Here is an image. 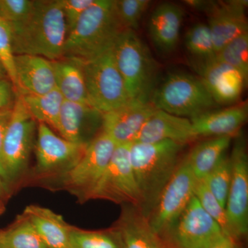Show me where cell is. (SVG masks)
<instances>
[{
  "instance_id": "6da1fadb",
  "label": "cell",
  "mask_w": 248,
  "mask_h": 248,
  "mask_svg": "<svg viewBox=\"0 0 248 248\" xmlns=\"http://www.w3.org/2000/svg\"><path fill=\"white\" fill-rule=\"evenodd\" d=\"M15 55L62 58L67 29L60 0H38L25 22L10 26Z\"/></svg>"
},
{
  "instance_id": "7a4b0ae2",
  "label": "cell",
  "mask_w": 248,
  "mask_h": 248,
  "mask_svg": "<svg viewBox=\"0 0 248 248\" xmlns=\"http://www.w3.org/2000/svg\"><path fill=\"white\" fill-rule=\"evenodd\" d=\"M185 146L169 140L131 143L130 161L140 195L139 209L144 216L148 217L177 170Z\"/></svg>"
},
{
  "instance_id": "3957f363",
  "label": "cell",
  "mask_w": 248,
  "mask_h": 248,
  "mask_svg": "<svg viewBox=\"0 0 248 248\" xmlns=\"http://www.w3.org/2000/svg\"><path fill=\"white\" fill-rule=\"evenodd\" d=\"M123 31L113 0H95L67 35L62 58L83 62L94 58L110 48Z\"/></svg>"
},
{
  "instance_id": "277c9868",
  "label": "cell",
  "mask_w": 248,
  "mask_h": 248,
  "mask_svg": "<svg viewBox=\"0 0 248 248\" xmlns=\"http://www.w3.org/2000/svg\"><path fill=\"white\" fill-rule=\"evenodd\" d=\"M112 50L130 99L151 103L159 69L146 44L135 31L124 30L116 39Z\"/></svg>"
},
{
  "instance_id": "5b68a950",
  "label": "cell",
  "mask_w": 248,
  "mask_h": 248,
  "mask_svg": "<svg viewBox=\"0 0 248 248\" xmlns=\"http://www.w3.org/2000/svg\"><path fill=\"white\" fill-rule=\"evenodd\" d=\"M151 103L156 109L191 119L215 110L214 100L202 79L184 73H173L156 86Z\"/></svg>"
},
{
  "instance_id": "8992f818",
  "label": "cell",
  "mask_w": 248,
  "mask_h": 248,
  "mask_svg": "<svg viewBox=\"0 0 248 248\" xmlns=\"http://www.w3.org/2000/svg\"><path fill=\"white\" fill-rule=\"evenodd\" d=\"M116 143L102 131L86 147L84 155L71 169L45 186L66 191L80 203L91 200V196L107 169Z\"/></svg>"
},
{
  "instance_id": "52a82bcc",
  "label": "cell",
  "mask_w": 248,
  "mask_h": 248,
  "mask_svg": "<svg viewBox=\"0 0 248 248\" xmlns=\"http://www.w3.org/2000/svg\"><path fill=\"white\" fill-rule=\"evenodd\" d=\"M112 46L94 58L79 61L84 73L89 103L102 113L131 102L116 65Z\"/></svg>"
},
{
  "instance_id": "ba28073f",
  "label": "cell",
  "mask_w": 248,
  "mask_h": 248,
  "mask_svg": "<svg viewBox=\"0 0 248 248\" xmlns=\"http://www.w3.org/2000/svg\"><path fill=\"white\" fill-rule=\"evenodd\" d=\"M37 124L22 97L17 94L1 150L6 184L12 191L29 166L35 146Z\"/></svg>"
},
{
  "instance_id": "9c48e42d",
  "label": "cell",
  "mask_w": 248,
  "mask_h": 248,
  "mask_svg": "<svg viewBox=\"0 0 248 248\" xmlns=\"http://www.w3.org/2000/svg\"><path fill=\"white\" fill-rule=\"evenodd\" d=\"M86 147L68 141L48 125L38 123L33 149L35 166L32 177L43 184L56 179L79 161Z\"/></svg>"
},
{
  "instance_id": "30bf717a",
  "label": "cell",
  "mask_w": 248,
  "mask_h": 248,
  "mask_svg": "<svg viewBox=\"0 0 248 248\" xmlns=\"http://www.w3.org/2000/svg\"><path fill=\"white\" fill-rule=\"evenodd\" d=\"M196 178L186 157L148 215V223L161 241L175 224L194 196Z\"/></svg>"
},
{
  "instance_id": "8fae6325",
  "label": "cell",
  "mask_w": 248,
  "mask_h": 248,
  "mask_svg": "<svg viewBox=\"0 0 248 248\" xmlns=\"http://www.w3.org/2000/svg\"><path fill=\"white\" fill-rule=\"evenodd\" d=\"M130 145L131 143L116 145L108 165L93 191L91 200H105L140 208V192L130 161Z\"/></svg>"
},
{
  "instance_id": "7c38bea8",
  "label": "cell",
  "mask_w": 248,
  "mask_h": 248,
  "mask_svg": "<svg viewBox=\"0 0 248 248\" xmlns=\"http://www.w3.org/2000/svg\"><path fill=\"white\" fill-rule=\"evenodd\" d=\"M230 159L232 178L225 209L231 236L241 244L248 234V156L246 141L240 135Z\"/></svg>"
},
{
  "instance_id": "4fadbf2b",
  "label": "cell",
  "mask_w": 248,
  "mask_h": 248,
  "mask_svg": "<svg viewBox=\"0 0 248 248\" xmlns=\"http://www.w3.org/2000/svg\"><path fill=\"white\" fill-rule=\"evenodd\" d=\"M222 233L193 196L162 241L166 248H204Z\"/></svg>"
},
{
  "instance_id": "5bb4252c",
  "label": "cell",
  "mask_w": 248,
  "mask_h": 248,
  "mask_svg": "<svg viewBox=\"0 0 248 248\" xmlns=\"http://www.w3.org/2000/svg\"><path fill=\"white\" fill-rule=\"evenodd\" d=\"M248 2L247 0L212 1L205 14L216 55L231 41L248 31Z\"/></svg>"
},
{
  "instance_id": "9a60e30c",
  "label": "cell",
  "mask_w": 248,
  "mask_h": 248,
  "mask_svg": "<svg viewBox=\"0 0 248 248\" xmlns=\"http://www.w3.org/2000/svg\"><path fill=\"white\" fill-rule=\"evenodd\" d=\"M103 113L91 104L64 100L58 133L73 143L88 146L102 131Z\"/></svg>"
},
{
  "instance_id": "2e32d148",
  "label": "cell",
  "mask_w": 248,
  "mask_h": 248,
  "mask_svg": "<svg viewBox=\"0 0 248 248\" xmlns=\"http://www.w3.org/2000/svg\"><path fill=\"white\" fill-rule=\"evenodd\" d=\"M156 110L151 103L131 101L120 108L103 113L102 131L116 145L133 143Z\"/></svg>"
},
{
  "instance_id": "e0dca14e",
  "label": "cell",
  "mask_w": 248,
  "mask_h": 248,
  "mask_svg": "<svg viewBox=\"0 0 248 248\" xmlns=\"http://www.w3.org/2000/svg\"><path fill=\"white\" fill-rule=\"evenodd\" d=\"M196 68L217 104L227 105L236 102L248 84L238 70L216 58L196 66Z\"/></svg>"
},
{
  "instance_id": "ac0fdd59",
  "label": "cell",
  "mask_w": 248,
  "mask_h": 248,
  "mask_svg": "<svg viewBox=\"0 0 248 248\" xmlns=\"http://www.w3.org/2000/svg\"><path fill=\"white\" fill-rule=\"evenodd\" d=\"M15 69L17 94L40 95L57 88L50 60L35 55H16Z\"/></svg>"
},
{
  "instance_id": "d6986e66",
  "label": "cell",
  "mask_w": 248,
  "mask_h": 248,
  "mask_svg": "<svg viewBox=\"0 0 248 248\" xmlns=\"http://www.w3.org/2000/svg\"><path fill=\"white\" fill-rule=\"evenodd\" d=\"M196 139L189 119L156 110L133 142L148 143L169 140L186 145Z\"/></svg>"
},
{
  "instance_id": "ffe728a7",
  "label": "cell",
  "mask_w": 248,
  "mask_h": 248,
  "mask_svg": "<svg viewBox=\"0 0 248 248\" xmlns=\"http://www.w3.org/2000/svg\"><path fill=\"white\" fill-rule=\"evenodd\" d=\"M248 103H239L221 110H213L191 119L196 138L201 137H231L239 135L247 121Z\"/></svg>"
},
{
  "instance_id": "44dd1931",
  "label": "cell",
  "mask_w": 248,
  "mask_h": 248,
  "mask_svg": "<svg viewBox=\"0 0 248 248\" xmlns=\"http://www.w3.org/2000/svg\"><path fill=\"white\" fill-rule=\"evenodd\" d=\"M113 226L120 235L123 248H166L138 207L122 205Z\"/></svg>"
},
{
  "instance_id": "7402d4cb",
  "label": "cell",
  "mask_w": 248,
  "mask_h": 248,
  "mask_svg": "<svg viewBox=\"0 0 248 248\" xmlns=\"http://www.w3.org/2000/svg\"><path fill=\"white\" fill-rule=\"evenodd\" d=\"M184 17V10L174 3H162L153 11L148 31L153 44L163 53H171L177 47Z\"/></svg>"
},
{
  "instance_id": "603a6c76",
  "label": "cell",
  "mask_w": 248,
  "mask_h": 248,
  "mask_svg": "<svg viewBox=\"0 0 248 248\" xmlns=\"http://www.w3.org/2000/svg\"><path fill=\"white\" fill-rule=\"evenodd\" d=\"M22 214L46 248H72L69 239L72 225L62 215L38 205H28Z\"/></svg>"
},
{
  "instance_id": "cb8c5ba5",
  "label": "cell",
  "mask_w": 248,
  "mask_h": 248,
  "mask_svg": "<svg viewBox=\"0 0 248 248\" xmlns=\"http://www.w3.org/2000/svg\"><path fill=\"white\" fill-rule=\"evenodd\" d=\"M52 63L57 89L64 100L89 104L81 63L72 59L62 58L52 61Z\"/></svg>"
},
{
  "instance_id": "d4e9b609",
  "label": "cell",
  "mask_w": 248,
  "mask_h": 248,
  "mask_svg": "<svg viewBox=\"0 0 248 248\" xmlns=\"http://www.w3.org/2000/svg\"><path fill=\"white\" fill-rule=\"evenodd\" d=\"M231 137H217L197 144L186 158L196 179H204L231 146Z\"/></svg>"
},
{
  "instance_id": "484cf974",
  "label": "cell",
  "mask_w": 248,
  "mask_h": 248,
  "mask_svg": "<svg viewBox=\"0 0 248 248\" xmlns=\"http://www.w3.org/2000/svg\"><path fill=\"white\" fill-rule=\"evenodd\" d=\"M19 95L37 123L45 124L54 131L58 132L60 112L64 99L57 88L40 95Z\"/></svg>"
},
{
  "instance_id": "4316f807",
  "label": "cell",
  "mask_w": 248,
  "mask_h": 248,
  "mask_svg": "<svg viewBox=\"0 0 248 248\" xmlns=\"http://www.w3.org/2000/svg\"><path fill=\"white\" fill-rule=\"evenodd\" d=\"M0 248H46L27 217L17 215L9 226L0 228Z\"/></svg>"
},
{
  "instance_id": "83f0119b",
  "label": "cell",
  "mask_w": 248,
  "mask_h": 248,
  "mask_svg": "<svg viewBox=\"0 0 248 248\" xmlns=\"http://www.w3.org/2000/svg\"><path fill=\"white\" fill-rule=\"evenodd\" d=\"M72 248H123L115 227L100 231H87L72 226L69 234Z\"/></svg>"
},
{
  "instance_id": "f1b7e54d",
  "label": "cell",
  "mask_w": 248,
  "mask_h": 248,
  "mask_svg": "<svg viewBox=\"0 0 248 248\" xmlns=\"http://www.w3.org/2000/svg\"><path fill=\"white\" fill-rule=\"evenodd\" d=\"M186 48L196 60V66L216 58L211 32L208 24H195L186 32Z\"/></svg>"
},
{
  "instance_id": "f546056e",
  "label": "cell",
  "mask_w": 248,
  "mask_h": 248,
  "mask_svg": "<svg viewBox=\"0 0 248 248\" xmlns=\"http://www.w3.org/2000/svg\"><path fill=\"white\" fill-rule=\"evenodd\" d=\"M218 61L236 68L248 81V31L231 41L217 53Z\"/></svg>"
},
{
  "instance_id": "4dcf8cb0",
  "label": "cell",
  "mask_w": 248,
  "mask_h": 248,
  "mask_svg": "<svg viewBox=\"0 0 248 248\" xmlns=\"http://www.w3.org/2000/svg\"><path fill=\"white\" fill-rule=\"evenodd\" d=\"M193 192L202 208L221 227L223 232L231 236L226 209L208 188L205 179H196Z\"/></svg>"
},
{
  "instance_id": "1f68e13d",
  "label": "cell",
  "mask_w": 248,
  "mask_h": 248,
  "mask_svg": "<svg viewBox=\"0 0 248 248\" xmlns=\"http://www.w3.org/2000/svg\"><path fill=\"white\" fill-rule=\"evenodd\" d=\"M231 178V159L226 153L206 177L204 178L208 188L224 208H226Z\"/></svg>"
},
{
  "instance_id": "d6a6232c",
  "label": "cell",
  "mask_w": 248,
  "mask_h": 248,
  "mask_svg": "<svg viewBox=\"0 0 248 248\" xmlns=\"http://www.w3.org/2000/svg\"><path fill=\"white\" fill-rule=\"evenodd\" d=\"M151 2L148 0H115L116 16L122 29L135 31L138 29Z\"/></svg>"
},
{
  "instance_id": "836d02e7",
  "label": "cell",
  "mask_w": 248,
  "mask_h": 248,
  "mask_svg": "<svg viewBox=\"0 0 248 248\" xmlns=\"http://www.w3.org/2000/svg\"><path fill=\"white\" fill-rule=\"evenodd\" d=\"M34 0H0V19L10 26L22 24L31 16Z\"/></svg>"
},
{
  "instance_id": "e575fe53",
  "label": "cell",
  "mask_w": 248,
  "mask_h": 248,
  "mask_svg": "<svg viewBox=\"0 0 248 248\" xmlns=\"http://www.w3.org/2000/svg\"><path fill=\"white\" fill-rule=\"evenodd\" d=\"M0 61L4 66L8 78L16 86L15 54L12 45V35L9 24L0 19Z\"/></svg>"
},
{
  "instance_id": "d590c367",
  "label": "cell",
  "mask_w": 248,
  "mask_h": 248,
  "mask_svg": "<svg viewBox=\"0 0 248 248\" xmlns=\"http://www.w3.org/2000/svg\"><path fill=\"white\" fill-rule=\"evenodd\" d=\"M60 1L68 35L76 25L80 17L94 4L95 0H60Z\"/></svg>"
},
{
  "instance_id": "8d00e7d4",
  "label": "cell",
  "mask_w": 248,
  "mask_h": 248,
  "mask_svg": "<svg viewBox=\"0 0 248 248\" xmlns=\"http://www.w3.org/2000/svg\"><path fill=\"white\" fill-rule=\"evenodd\" d=\"M16 98L17 93L11 80L0 78V112L12 110Z\"/></svg>"
},
{
  "instance_id": "74e56055",
  "label": "cell",
  "mask_w": 248,
  "mask_h": 248,
  "mask_svg": "<svg viewBox=\"0 0 248 248\" xmlns=\"http://www.w3.org/2000/svg\"><path fill=\"white\" fill-rule=\"evenodd\" d=\"M12 110H4L0 112V176L2 178L3 180L6 182V177H5L2 159H1V150H2L3 141H4L6 129H7L8 125H9L11 115H12Z\"/></svg>"
},
{
  "instance_id": "f35d334b",
  "label": "cell",
  "mask_w": 248,
  "mask_h": 248,
  "mask_svg": "<svg viewBox=\"0 0 248 248\" xmlns=\"http://www.w3.org/2000/svg\"><path fill=\"white\" fill-rule=\"evenodd\" d=\"M204 248H241V244L231 236L222 233Z\"/></svg>"
},
{
  "instance_id": "ab89813d",
  "label": "cell",
  "mask_w": 248,
  "mask_h": 248,
  "mask_svg": "<svg viewBox=\"0 0 248 248\" xmlns=\"http://www.w3.org/2000/svg\"><path fill=\"white\" fill-rule=\"evenodd\" d=\"M13 191L0 176V202L6 204L11 199Z\"/></svg>"
},
{
  "instance_id": "60d3db41",
  "label": "cell",
  "mask_w": 248,
  "mask_h": 248,
  "mask_svg": "<svg viewBox=\"0 0 248 248\" xmlns=\"http://www.w3.org/2000/svg\"><path fill=\"white\" fill-rule=\"evenodd\" d=\"M8 78L7 74H6V71H5L4 66H3L2 63L0 61V78Z\"/></svg>"
},
{
  "instance_id": "b9f144b4",
  "label": "cell",
  "mask_w": 248,
  "mask_h": 248,
  "mask_svg": "<svg viewBox=\"0 0 248 248\" xmlns=\"http://www.w3.org/2000/svg\"><path fill=\"white\" fill-rule=\"evenodd\" d=\"M5 210H6V204L0 202V215L4 213Z\"/></svg>"
}]
</instances>
